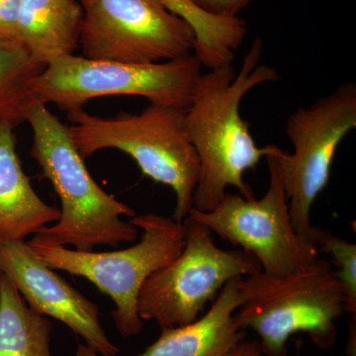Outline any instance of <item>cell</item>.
<instances>
[{
  "label": "cell",
  "mask_w": 356,
  "mask_h": 356,
  "mask_svg": "<svg viewBox=\"0 0 356 356\" xmlns=\"http://www.w3.org/2000/svg\"><path fill=\"white\" fill-rule=\"evenodd\" d=\"M262 53V40L257 38L238 74L233 65H227L209 70L197 79L184 114L185 128L200 163L193 209H214L229 187H236L243 197L254 198L243 177L259 165L264 151L243 120L241 104L250 90L280 77L274 67L259 63Z\"/></svg>",
  "instance_id": "obj_1"
},
{
  "label": "cell",
  "mask_w": 356,
  "mask_h": 356,
  "mask_svg": "<svg viewBox=\"0 0 356 356\" xmlns=\"http://www.w3.org/2000/svg\"><path fill=\"white\" fill-rule=\"evenodd\" d=\"M33 133L32 158L60 200V219L40 229L31 242L91 252L96 245L138 240L139 229L122 218L135 216L127 204L103 191L84 163L64 125L47 105L35 102L27 120Z\"/></svg>",
  "instance_id": "obj_2"
},
{
  "label": "cell",
  "mask_w": 356,
  "mask_h": 356,
  "mask_svg": "<svg viewBox=\"0 0 356 356\" xmlns=\"http://www.w3.org/2000/svg\"><path fill=\"white\" fill-rule=\"evenodd\" d=\"M185 110L149 104L140 114L102 118L79 109L67 113L70 133L83 159L102 149H117L133 159L143 175L170 187L175 194L172 218L182 222L193 208L200 173L185 128Z\"/></svg>",
  "instance_id": "obj_3"
},
{
  "label": "cell",
  "mask_w": 356,
  "mask_h": 356,
  "mask_svg": "<svg viewBox=\"0 0 356 356\" xmlns=\"http://www.w3.org/2000/svg\"><path fill=\"white\" fill-rule=\"evenodd\" d=\"M238 287L243 303L235 314L236 327L259 334L264 355L288 356V341L299 332L322 350L336 343L337 321L346 313V296L325 259L281 277L257 271L241 278Z\"/></svg>",
  "instance_id": "obj_4"
},
{
  "label": "cell",
  "mask_w": 356,
  "mask_h": 356,
  "mask_svg": "<svg viewBox=\"0 0 356 356\" xmlns=\"http://www.w3.org/2000/svg\"><path fill=\"white\" fill-rule=\"evenodd\" d=\"M130 222L142 231L140 242L120 250L95 252L28 241L34 254L53 270L88 280L115 304V325L122 337L137 336L144 321L138 302L146 281L170 264L184 245V224L156 213L135 215Z\"/></svg>",
  "instance_id": "obj_5"
},
{
  "label": "cell",
  "mask_w": 356,
  "mask_h": 356,
  "mask_svg": "<svg viewBox=\"0 0 356 356\" xmlns=\"http://www.w3.org/2000/svg\"><path fill=\"white\" fill-rule=\"evenodd\" d=\"M201 67L195 55L145 65L70 55L47 65L33 79L31 91L35 102L67 113L106 96H140L149 104L187 109Z\"/></svg>",
  "instance_id": "obj_6"
},
{
  "label": "cell",
  "mask_w": 356,
  "mask_h": 356,
  "mask_svg": "<svg viewBox=\"0 0 356 356\" xmlns=\"http://www.w3.org/2000/svg\"><path fill=\"white\" fill-rule=\"evenodd\" d=\"M355 128L356 84H341L290 115L285 132L293 153L275 145L264 147V156L273 159L284 187L293 226L307 240L314 228L312 207L329 184L339 145Z\"/></svg>",
  "instance_id": "obj_7"
},
{
  "label": "cell",
  "mask_w": 356,
  "mask_h": 356,
  "mask_svg": "<svg viewBox=\"0 0 356 356\" xmlns=\"http://www.w3.org/2000/svg\"><path fill=\"white\" fill-rule=\"evenodd\" d=\"M182 224L184 248L146 281L138 302L140 318L161 330L195 322L229 281L261 270L252 255L218 248L202 222L188 215Z\"/></svg>",
  "instance_id": "obj_8"
},
{
  "label": "cell",
  "mask_w": 356,
  "mask_h": 356,
  "mask_svg": "<svg viewBox=\"0 0 356 356\" xmlns=\"http://www.w3.org/2000/svg\"><path fill=\"white\" fill-rule=\"evenodd\" d=\"M83 57L126 64H156L194 55L188 23L161 0H81Z\"/></svg>",
  "instance_id": "obj_9"
},
{
  "label": "cell",
  "mask_w": 356,
  "mask_h": 356,
  "mask_svg": "<svg viewBox=\"0 0 356 356\" xmlns=\"http://www.w3.org/2000/svg\"><path fill=\"white\" fill-rule=\"evenodd\" d=\"M264 158L269 185L261 199L227 193L214 209L201 212L192 208L189 216L254 257L262 273L281 277L305 270L322 257L317 247L293 226L280 175L273 159Z\"/></svg>",
  "instance_id": "obj_10"
},
{
  "label": "cell",
  "mask_w": 356,
  "mask_h": 356,
  "mask_svg": "<svg viewBox=\"0 0 356 356\" xmlns=\"http://www.w3.org/2000/svg\"><path fill=\"white\" fill-rule=\"evenodd\" d=\"M0 273L13 281L32 310L62 322L98 355H118L102 327L98 306L40 261L26 241L0 247Z\"/></svg>",
  "instance_id": "obj_11"
},
{
  "label": "cell",
  "mask_w": 356,
  "mask_h": 356,
  "mask_svg": "<svg viewBox=\"0 0 356 356\" xmlns=\"http://www.w3.org/2000/svg\"><path fill=\"white\" fill-rule=\"evenodd\" d=\"M236 278L229 281L207 313L195 322L181 327L161 330V337L136 356H225L245 339L238 329L235 314L243 297ZM76 356H102L86 344H79Z\"/></svg>",
  "instance_id": "obj_12"
},
{
  "label": "cell",
  "mask_w": 356,
  "mask_h": 356,
  "mask_svg": "<svg viewBox=\"0 0 356 356\" xmlns=\"http://www.w3.org/2000/svg\"><path fill=\"white\" fill-rule=\"evenodd\" d=\"M13 129L0 123V247L26 241L58 221L60 209L48 205L23 170Z\"/></svg>",
  "instance_id": "obj_13"
},
{
  "label": "cell",
  "mask_w": 356,
  "mask_h": 356,
  "mask_svg": "<svg viewBox=\"0 0 356 356\" xmlns=\"http://www.w3.org/2000/svg\"><path fill=\"white\" fill-rule=\"evenodd\" d=\"M83 11L77 0H22L18 44L47 65L74 55L79 46Z\"/></svg>",
  "instance_id": "obj_14"
},
{
  "label": "cell",
  "mask_w": 356,
  "mask_h": 356,
  "mask_svg": "<svg viewBox=\"0 0 356 356\" xmlns=\"http://www.w3.org/2000/svg\"><path fill=\"white\" fill-rule=\"evenodd\" d=\"M53 325L0 273V356H51Z\"/></svg>",
  "instance_id": "obj_15"
},
{
  "label": "cell",
  "mask_w": 356,
  "mask_h": 356,
  "mask_svg": "<svg viewBox=\"0 0 356 356\" xmlns=\"http://www.w3.org/2000/svg\"><path fill=\"white\" fill-rule=\"evenodd\" d=\"M172 13L191 26L196 36L194 55L208 70L232 65L245 39L247 28L241 18L216 17L191 0H161Z\"/></svg>",
  "instance_id": "obj_16"
},
{
  "label": "cell",
  "mask_w": 356,
  "mask_h": 356,
  "mask_svg": "<svg viewBox=\"0 0 356 356\" xmlns=\"http://www.w3.org/2000/svg\"><path fill=\"white\" fill-rule=\"evenodd\" d=\"M44 67L20 44L0 41V123L15 128L27 120L36 102L31 83Z\"/></svg>",
  "instance_id": "obj_17"
},
{
  "label": "cell",
  "mask_w": 356,
  "mask_h": 356,
  "mask_svg": "<svg viewBox=\"0 0 356 356\" xmlns=\"http://www.w3.org/2000/svg\"><path fill=\"white\" fill-rule=\"evenodd\" d=\"M310 241L318 252L331 255L334 270L343 288L346 313L356 315V245L332 232L314 227Z\"/></svg>",
  "instance_id": "obj_18"
},
{
  "label": "cell",
  "mask_w": 356,
  "mask_h": 356,
  "mask_svg": "<svg viewBox=\"0 0 356 356\" xmlns=\"http://www.w3.org/2000/svg\"><path fill=\"white\" fill-rule=\"evenodd\" d=\"M22 0H0V41L18 43Z\"/></svg>",
  "instance_id": "obj_19"
},
{
  "label": "cell",
  "mask_w": 356,
  "mask_h": 356,
  "mask_svg": "<svg viewBox=\"0 0 356 356\" xmlns=\"http://www.w3.org/2000/svg\"><path fill=\"white\" fill-rule=\"evenodd\" d=\"M201 10L216 17L236 18L250 0H191Z\"/></svg>",
  "instance_id": "obj_20"
},
{
  "label": "cell",
  "mask_w": 356,
  "mask_h": 356,
  "mask_svg": "<svg viewBox=\"0 0 356 356\" xmlns=\"http://www.w3.org/2000/svg\"><path fill=\"white\" fill-rule=\"evenodd\" d=\"M225 356H264L259 341H240Z\"/></svg>",
  "instance_id": "obj_21"
}]
</instances>
